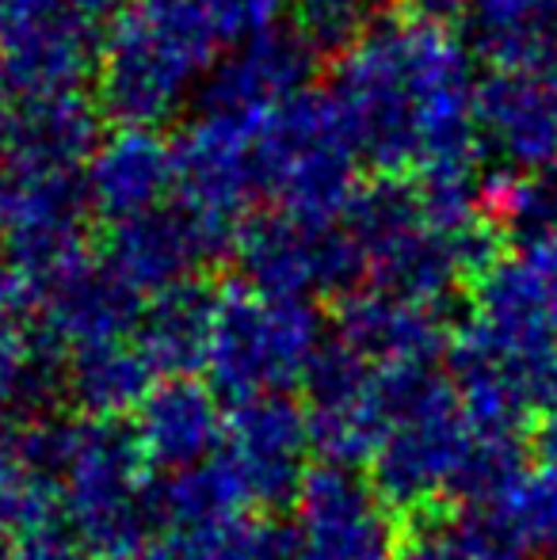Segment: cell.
Wrapping results in <instances>:
<instances>
[{
    "label": "cell",
    "mask_w": 557,
    "mask_h": 560,
    "mask_svg": "<svg viewBox=\"0 0 557 560\" xmlns=\"http://www.w3.org/2000/svg\"><path fill=\"white\" fill-rule=\"evenodd\" d=\"M138 560H290V549L287 534L241 515L214 526L169 530Z\"/></svg>",
    "instance_id": "cell-26"
},
{
    "label": "cell",
    "mask_w": 557,
    "mask_h": 560,
    "mask_svg": "<svg viewBox=\"0 0 557 560\" xmlns=\"http://www.w3.org/2000/svg\"><path fill=\"white\" fill-rule=\"evenodd\" d=\"M390 428L371 457V485L390 508L420 511L443 495L474 500L515 469L520 443L485 439L469 423L451 374L436 366L382 370Z\"/></svg>",
    "instance_id": "cell-3"
},
{
    "label": "cell",
    "mask_w": 557,
    "mask_h": 560,
    "mask_svg": "<svg viewBox=\"0 0 557 560\" xmlns=\"http://www.w3.org/2000/svg\"><path fill=\"white\" fill-rule=\"evenodd\" d=\"M546 560H557V534H554V541H550V546H546V553H543Z\"/></svg>",
    "instance_id": "cell-35"
},
{
    "label": "cell",
    "mask_w": 557,
    "mask_h": 560,
    "mask_svg": "<svg viewBox=\"0 0 557 560\" xmlns=\"http://www.w3.org/2000/svg\"><path fill=\"white\" fill-rule=\"evenodd\" d=\"M379 23L374 0H294L290 4V31L313 54H344Z\"/></svg>",
    "instance_id": "cell-30"
},
{
    "label": "cell",
    "mask_w": 557,
    "mask_h": 560,
    "mask_svg": "<svg viewBox=\"0 0 557 560\" xmlns=\"http://www.w3.org/2000/svg\"><path fill=\"white\" fill-rule=\"evenodd\" d=\"M38 290V332L54 351L77 354L138 336L146 298L135 294L104 259L81 256Z\"/></svg>",
    "instance_id": "cell-14"
},
{
    "label": "cell",
    "mask_w": 557,
    "mask_h": 560,
    "mask_svg": "<svg viewBox=\"0 0 557 560\" xmlns=\"http://www.w3.org/2000/svg\"><path fill=\"white\" fill-rule=\"evenodd\" d=\"M481 207L489 222L520 225L531 233L557 229V164L543 172H497L481 179Z\"/></svg>",
    "instance_id": "cell-29"
},
{
    "label": "cell",
    "mask_w": 557,
    "mask_h": 560,
    "mask_svg": "<svg viewBox=\"0 0 557 560\" xmlns=\"http://www.w3.org/2000/svg\"><path fill=\"white\" fill-rule=\"evenodd\" d=\"M245 508L248 500L222 454L214 462L199 465V469L172 477L164 488H156V515L169 523V530L230 523V518L245 515Z\"/></svg>",
    "instance_id": "cell-25"
},
{
    "label": "cell",
    "mask_w": 557,
    "mask_h": 560,
    "mask_svg": "<svg viewBox=\"0 0 557 560\" xmlns=\"http://www.w3.org/2000/svg\"><path fill=\"white\" fill-rule=\"evenodd\" d=\"M485 560H531L557 534V472L515 465L508 477L466 503L459 518Z\"/></svg>",
    "instance_id": "cell-18"
},
{
    "label": "cell",
    "mask_w": 557,
    "mask_h": 560,
    "mask_svg": "<svg viewBox=\"0 0 557 560\" xmlns=\"http://www.w3.org/2000/svg\"><path fill=\"white\" fill-rule=\"evenodd\" d=\"M313 454L310 420L287 397H260L233 408L225 423L222 457L241 492L256 508L294 503L305 480V457Z\"/></svg>",
    "instance_id": "cell-13"
},
{
    "label": "cell",
    "mask_w": 557,
    "mask_h": 560,
    "mask_svg": "<svg viewBox=\"0 0 557 560\" xmlns=\"http://www.w3.org/2000/svg\"><path fill=\"white\" fill-rule=\"evenodd\" d=\"M390 503L348 465H317L294 495L287 534L290 560H394L397 530Z\"/></svg>",
    "instance_id": "cell-10"
},
{
    "label": "cell",
    "mask_w": 557,
    "mask_h": 560,
    "mask_svg": "<svg viewBox=\"0 0 557 560\" xmlns=\"http://www.w3.org/2000/svg\"><path fill=\"white\" fill-rule=\"evenodd\" d=\"M58 511L54 480L38 469L23 435L0 431V534L15 538L35 526H50Z\"/></svg>",
    "instance_id": "cell-27"
},
{
    "label": "cell",
    "mask_w": 557,
    "mask_h": 560,
    "mask_svg": "<svg viewBox=\"0 0 557 560\" xmlns=\"http://www.w3.org/2000/svg\"><path fill=\"white\" fill-rule=\"evenodd\" d=\"M233 252L245 282L264 294L310 302L317 294H351V287L363 282L348 222H313L282 210H260L241 225Z\"/></svg>",
    "instance_id": "cell-9"
},
{
    "label": "cell",
    "mask_w": 557,
    "mask_h": 560,
    "mask_svg": "<svg viewBox=\"0 0 557 560\" xmlns=\"http://www.w3.org/2000/svg\"><path fill=\"white\" fill-rule=\"evenodd\" d=\"M538 454H543L546 469L557 472V405L543 416V423H538Z\"/></svg>",
    "instance_id": "cell-34"
},
{
    "label": "cell",
    "mask_w": 557,
    "mask_h": 560,
    "mask_svg": "<svg viewBox=\"0 0 557 560\" xmlns=\"http://www.w3.org/2000/svg\"><path fill=\"white\" fill-rule=\"evenodd\" d=\"M89 210L107 225H123L161 210L179 195V153L156 130L119 126L96 145L84 172Z\"/></svg>",
    "instance_id": "cell-17"
},
{
    "label": "cell",
    "mask_w": 557,
    "mask_h": 560,
    "mask_svg": "<svg viewBox=\"0 0 557 560\" xmlns=\"http://www.w3.org/2000/svg\"><path fill=\"white\" fill-rule=\"evenodd\" d=\"M230 244L233 236L225 229L195 214L176 195L161 210H149V214L130 218L123 225H107L100 259L149 302L161 290L195 282V271L214 256H222Z\"/></svg>",
    "instance_id": "cell-12"
},
{
    "label": "cell",
    "mask_w": 557,
    "mask_h": 560,
    "mask_svg": "<svg viewBox=\"0 0 557 560\" xmlns=\"http://www.w3.org/2000/svg\"><path fill=\"white\" fill-rule=\"evenodd\" d=\"M477 96L466 38L423 12L374 23L328 89L359 156L397 179H477Z\"/></svg>",
    "instance_id": "cell-1"
},
{
    "label": "cell",
    "mask_w": 557,
    "mask_h": 560,
    "mask_svg": "<svg viewBox=\"0 0 557 560\" xmlns=\"http://www.w3.org/2000/svg\"><path fill=\"white\" fill-rule=\"evenodd\" d=\"M310 389V443L321 465L371 462L390 428L386 377L379 366L359 359L340 339H328L325 351L305 374Z\"/></svg>",
    "instance_id": "cell-11"
},
{
    "label": "cell",
    "mask_w": 557,
    "mask_h": 560,
    "mask_svg": "<svg viewBox=\"0 0 557 560\" xmlns=\"http://www.w3.org/2000/svg\"><path fill=\"white\" fill-rule=\"evenodd\" d=\"M123 4L127 0H0L4 96H81Z\"/></svg>",
    "instance_id": "cell-8"
},
{
    "label": "cell",
    "mask_w": 557,
    "mask_h": 560,
    "mask_svg": "<svg viewBox=\"0 0 557 560\" xmlns=\"http://www.w3.org/2000/svg\"><path fill=\"white\" fill-rule=\"evenodd\" d=\"M359 149L328 92H302L260 112L248 133L256 207L313 222H344L356 202Z\"/></svg>",
    "instance_id": "cell-6"
},
{
    "label": "cell",
    "mask_w": 557,
    "mask_h": 560,
    "mask_svg": "<svg viewBox=\"0 0 557 560\" xmlns=\"http://www.w3.org/2000/svg\"><path fill=\"white\" fill-rule=\"evenodd\" d=\"M336 339L379 370L436 366L446 343L439 310L382 290H351L336 317Z\"/></svg>",
    "instance_id": "cell-20"
},
{
    "label": "cell",
    "mask_w": 557,
    "mask_h": 560,
    "mask_svg": "<svg viewBox=\"0 0 557 560\" xmlns=\"http://www.w3.org/2000/svg\"><path fill=\"white\" fill-rule=\"evenodd\" d=\"M156 370L141 354L135 339L89 347L69 354L66 389L73 393L77 408L89 420H119L141 408V400L153 393Z\"/></svg>",
    "instance_id": "cell-24"
},
{
    "label": "cell",
    "mask_w": 557,
    "mask_h": 560,
    "mask_svg": "<svg viewBox=\"0 0 557 560\" xmlns=\"http://www.w3.org/2000/svg\"><path fill=\"white\" fill-rule=\"evenodd\" d=\"M54 347L38 328H0V431L31 416L54 389Z\"/></svg>",
    "instance_id": "cell-28"
},
{
    "label": "cell",
    "mask_w": 557,
    "mask_h": 560,
    "mask_svg": "<svg viewBox=\"0 0 557 560\" xmlns=\"http://www.w3.org/2000/svg\"><path fill=\"white\" fill-rule=\"evenodd\" d=\"M317 54L302 43L290 27L245 43L218 61L214 77L202 89L199 107L218 112H271L287 100L310 92V73Z\"/></svg>",
    "instance_id": "cell-21"
},
{
    "label": "cell",
    "mask_w": 557,
    "mask_h": 560,
    "mask_svg": "<svg viewBox=\"0 0 557 560\" xmlns=\"http://www.w3.org/2000/svg\"><path fill=\"white\" fill-rule=\"evenodd\" d=\"M218 50L199 0H127L100 46V104L119 126L156 130L202 96Z\"/></svg>",
    "instance_id": "cell-5"
},
{
    "label": "cell",
    "mask_w": 557,
    "mask_h": 560,
    "mask_svg": "<svg viewBox=\"0 0 557 560\" xmlns=\"http://www.w3.org/2000/svg\"><path fill=\"white\" fill-rule=\"evenodd\" d=\"M481 149L504 172H543L557 164V66L492 73L477 96Z\"/></svg>",
    "instance_id": "cell-16"
},
{
    "label": "cell",
    "mask_w": 557,
    "mask_h": 560,
    "mask_svg": "<svg viewBox=\"0 0 557 560\" xmlns=\"http://www.w3.org/2000/svg\"><path fill=\"white\" fill-rule=\"evenodd\" d=\"M225 423L230 420L210 385L195 377H164L135 412V439L149 469L179 477L222 454Z\"/></svg>",
    "instance_id": "cell-19"
},
{
    "label": "cell",
    "mask_w": 557,
    "mask_h": 560,
    "mask_svg": "<svg viewBox=\"0 0 557 560\" xmlns=\"http://www.w3.org/2000/svg\"><path fill=\"white\" fill-rule=\"evenodd\" d=\"M469 320L523 343H557V229L523 236L485 267Z\"/></svg>",
    "instance_id": "cell-15"
},
{
    "label": "cell",
    "mask_w": 557,
    "mask_h": 560,
    "mask_svg": "<svg viewBox=\"0 0 557 560\" xmlns=\"http://www.w3.org/2000/svg\"><path fill=\"white\" fill-rule=\"evenodd\" d=\"M0 560H92V553L69 530L50 523V526H35L27 534H15Z\"/></svg>",
    "instance_id": "cell-32"
},
{
    "label": "cell",
    "mask_w": 557,
    "mask_h": 560,
    "mask_svg": "<svg viewBox=\"0 0 557 560\" xmlns=\"http://www.w3.org/2000/svg\"><path fill=\"white\" fill-rule=\"evenodd\" d=\"M462 38L492 73L557 66V0H459Z\"/></svg>",
    "instance_id": "cell-22"
},
{
    "label": "cell",
    "mask_w": 557,
    "mask_h": 560,
    "mask_svg": "<svg viewBox=\"0 0 557 560\" xmlns=\"http://www.w3.org/2000/svg\"><path fill=\"white\" fill-rule=\"evenodd\" d=\"M100 141L84 96H8L0 107V256L38 287L89 256L84 172Z\"/></svg>",
    "instance_id": "cell-2"
},
{
    "label": "cell",
    "mask_w": 557,
    "mask_h": 560,
    "mask_svg": "<svg viewBox=\"0 0 557 560\" xmlns=\"http://www.w3.org/2000/svg\"><path fill=\"white\" fill-rule=\"evenodd\" d=\"M207 20L214 23L222 46H245L256 38L279 31L282 15L290 12L294 0H199Z\"/></svg>",
    "instance_id": "cell-31"
},
{
    "label": "cell",
    "mask_w": 557,
    "mask_h": 560,
    "mask_svg": "<svg viewBox=\"0 0 557 560\" xmlns=\"http://www.w3.org/2000/svg\"><path fill=\"white\" fill-rule=\"evenodd\" d=\"M394 560H485V557L466 538V530L454 523V526H436V530H420L417 538H409L397 549Z\"/></svg>",
    "instance_id": "cell-33"
},
{
    "label": "cell",
    "mask_w": 557,
    "mask_h": 560,
    "mask_svg": "<svg viewBox=\"0 0 557 560\" xmlns=\"http://www.w3.org/2000/svg\"><path fill=\"white\" fill-rule=\"evenodd\" d=\"M325 343L321 317L310 302L264 294L237 282L218 294L202 370L210 374V389L245 405L279 397L298 382L305 385V374Z\"/></svg>",
    "instance_id": "cell-7"
},
{
    "label": "cell",
    "mask_w": 557,
    "mask_h": 560,
    "mask_svg": "<svg viewBox=\"0 0 557 560\" xmlns=\"http://www.w3.org/2000/svg\"><path fill=\"white\" fill-rule=\"evenodd\" d=\"M214 305L218 294L202 282H179V287L149 298L146 310H141L135 343L156 374L192 377V370L207 366Z\"/></svg>",
    "instance_id": "cell-23"
},
{
    "label": "cell",
    "mask_w": 557,
    "mask_h": 560,
    "mask_svg": "<svg viewBox=\"0 0 557 560\" xmlns=\"http://www.w3.org/2000/svg\"><path fill=\"white\" fill-rule=\"evenodd\" d=\"M31 457L54 480L73 538L100 560H135L153 541L156 488L135 428L119 420L35 423L23 431Z\"/></svg>",
    "instance_id": "cell-4"
}]
</instances>
